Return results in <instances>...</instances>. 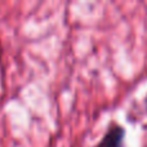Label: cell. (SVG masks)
<instances>
[{"label": "cell", "instance_id": "cell-2", "mask_svg": "<svg viewBox=\"0 0 147 147\" xmlns=\"http://www.w3.org/2000/svg\"><path fill=\"white\" fill-rule=\"evenodd\" d=\"M146 107H147V98H146Z\"/></svg>", "mask_w": 147, "mask_h": 147}, {"label": "cell", "instance_id": "cell-1", "mask_svg": "<svg viewBox=\"0 0 147 147\" xmlns=\"http://www.w3.org/2000/svg\"><path fill=\"white\" fill-rule=\"evenodd\" d=\"M123 140H124V129L119 125H114L109 129L98 147H121Z\"/></svg>", "mask_w": 147, "mask_h": 147}]
</instances>
